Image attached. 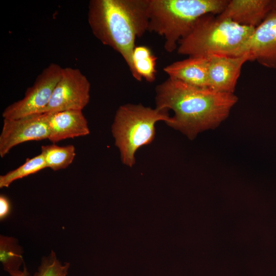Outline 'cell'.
Segmentation results:
<instances>
[{
  "label": "cell",
  "instance_id": "9a60e30c",
  "mask_svg": "<svg viewBox=\"0 0 276 276\" xmlns=\"http://www.w3.org/2000/svg\"><path fill=\"white\" fill-rule=\"evenodd\" d=\"M133 63L137 75L149 82L155 79L157 58L146 46H136L133 50Z\"/></svg>",
  "mask_w": 276,
  "mask_h": 276
},
{
  "label": "cell",
  "instance_id": "8fae6325",
  "mask_svg": "<svg viewBox=\"0 0 276 276\" xmlns=\"http://www.w3.org/2000/svg\"><path fill=\"white\" fill-rule=\"evenodd\" d=\"M272 9L270 0H231L217 16L238 25L256 28Z\"/></svg>",
  "mask_w": 276,
  "mask_h": 276
},
{
  "label": "cell",
  "instance_id": "8992f818",
  "mask_svg": "<svg viewBox=\"0 0 276 276\" xmlns=\"http://www.w3.org/2000/svg\"><path fill=\"white\" fill-rule=\"evenodd\" d=\"M62 69L63 67L55 63H50L45 67L37 76L33 85L27 88L24 98L4 110L3 118L17 119L43 113L61 77Z\"/></svg>",
  "mask_w": 276,
  "mask_h": 276
},
{
  "label": "cell",
  "instance_id": "4fadbf2b",
  "mask_svg": "<svg viewBox=\"0 0 276 276\" xmlns=\"http://www.w3.org/2000/svg\"><path fill=\"white\" fill-rule=\"evenodd\" d=\"M208 57H189L164 68L169 77L200 88H208Z\"/></svg>",
  "mask_w": 276,
  "mask_h": 276
},
{
  "label": "cell",
  "instance_id": "ffe728a7",
  "mask_svg": "<svg viewBox=\"0 0 276 276\" xmlns=\"http://www.w3.org/2000/svg\"><path fill=\"white\" fill-rule=\"evenodd\" d=\"M11 276H29V273L28 272L27 269L25 266H24V269L23 271L19 270L15 271H10L9 272Z\"/></svg>",
  "mask_w": 276,
  "mask_h": 276
},
{
  "label": "cell",
  "instance_id": "44dd1931",
  "mask_svg": "<svg viewBox=\"0 0 276 276\" xmlns=\"http://www.w3.org/2000/svg\"><path fill=\"white\" fill-rule=\"evenodd\" d=\"M272 9L276 10V1H272Z\"/></svg>",
  "mask_w": 276,
  "mask_h": 276
},
{
  "label": "cell",
  "instance_id": "9c48e42d",
  "mask_svg": "<svg viewBox=\"0 0 276 276\" xmlns=\"http://www.w3.org/2000/svg\"><path fill=\"white\" fill-rule=\"evenodd\" d=\"M208 59V88L234 94L243 65L251 61L249 53L238 57L213 56Z\"/></svg>",
  "mask_w": 276,
  "mask_h": 276
},
{
  "label": "cell",
  "instance_id": "7c38bea8",
  "mask_svg": "<svg viewBox=\"0 0 276 276\" xmlns=\"http://www.w3.org/2000/svg\"><path fill=\"white\" fill-rule=\"evenodd\" d=\"M45 113L50 128L48 139L53 143L89 133L87 121L82 110H68Z\"/></svg>",
  "mask_w": 276,
  "mask_h": 276
},
{
  "label": "cell",
  "instance_id": "30bf717a",
  "mask_svg": "<svg viewBox=\"0 0 276 276\" xmlns=\"http://www.w3.org/2000/svg\"><path fill=\"white\" fill-rule=\"evenodd\" d=\"M248 53L251 61H257L269 68H276V10L272 9L255 28Z\"/></svg>",
  "mask_w": 276,
  "mask_h": 276
},
{
  "label": "cell",
  "instance_id": "7a4b0ae2",
  "mask_svg": "<svg viewBox=\"0 0 276 276\" xmlns=\"http://www.w3.org/2000/svg\"><path fill=\"white\" fill-rule=\"evenodd\" d=\"M149 0H91L87 19L94 35L123 58L133 77L135 40L148 31Z\"/></svg>",
  "mask_w": 276,
  "mask_h": 276
},
{
  "label": "cell",
  "instance_id": "5bb4252c",
  "mask_svg": "<svg viewBox=\"0 0 276 276\" xmlns=\"http://www.w3.org/2000/svg\"><path fill=\"white\" fill-rule=\"evenodd\" d=\"M41 154L47 168L53 171L65 169L71 165L76 155L75 148L72 145L59 146L56 144L42 145Z\"/></svg>",
  "mask_w": 276,
  "mask_h": 276
},
{
  "label": "cell",
  "instance_id": "5b68a950",
  "mask_svg": "<svg viewBox=\"0 0 276 276\" xmlns=\"http://www.w3.org/2000/svg\"><path fill=\"white\" fill-rule=\"evenodd\" d=\"M168 111L142 104H126L119 107L111 132L124 164L130 167L134 165L137 150L150 144L154 139L156 122L167 123L169 121Z\"/></svg>",
  "mask_w": 276,
  "mask_h": 276
},
{
  "label": "cell",
  "instance_id": "e0dca14e",
  "mask_svg": "<svg viewBox=\"0 0 276 276\" xmlns=\"http://www.w3.org/2000/svg\"><path fill=\"white\" fill-rule=\"evenodd\" d=\"M45 168L47 165L41 153L31 158H27L25 163L17 168L0 176V188H7L14 181L36 173Z\"/></svg>",
  "mask_w": 276,
  "mask_h": 276
},
{
  "label": "cell",
  "instance_id": "2e32d148",
  "mask_svg": "<svg viewBox=\"0 0 276 276\" xmlns=\"http://www.w3.org/2000/svg\"><path fill=\"white\" fill-rule=\"evenodd\" d=\"M22 249L12 237L1 236L0 261L8 272L19 270L23 262Z\"/></svg>",
  "mask_w": 276,
  "mask_h": 276
},
{
  "label": "cell",
  "instance_id": "3957f363",
  "mask_svg": "<svg viewBox=\"0 0 276 276\" xmlns=\"http://www.w3.org/2000/svg\"><path fill=\"white\" fill-rule=\"evenodd\" d=\"M255 28L243 26L212 14L196 21L178 42V54L189 57H238L248 53Z\"/></svg>",
  "mask_w": 276,
  "mask_h": 276
},
{
  "label": "cell",
  "instance_id": "277c9868",
  "mask_svg": "<svg viewBox=\"0 0 276 276\" xmlns=\"http://www.w3.org/2000/svg\"><path fill=\"white\" fill-rule=\"evenodd\" d=\"M227 0H149L148 31L165 39L164 48L171 53L201 16L220 14Z\"/></svg>",
  "mask_w": 276,
  "mask_h": 276
},
{
  "label": "cell",
  "instance_id": "ba28073f",
  "mask_svg": "<svg viewBox=\"0 0 276 276\" xmlns=\"http://www.w3.org/2000/svg\"><path fill=\"white\" fill-rule=\"evenodd\" d=\"M49 135L45 113L17 119H4L0 134V156L4 157L13 147L21 143L47 139Z\"/></svg>",
  "mask_w": 276,
  "mask_h": 276
},
{
  "label": "cell",
  "instance_id": "52a82bcc",
  "mask_svg": "<svg viewBox=\"0 0 276 276\" xmlns=\"http://www.w3.org/2000/svg\"><path fill=\"white\" fill-rule=\"evenodd\" d=\"M90 84L87 77L76 68H63L50 102L43 113L82 109L90 99Z\"/></svg>",
  "mask_w": 276,
  "mask_h": 276
},
{
  "label": "cell",
  "instance_id": "ac0fdd59",
  "mask_svg": "<svg viewBox=\"0 0 276 276\" xmlns=\"http://www.w3.org/2000/svg\"><path fill=\"white\" fill-rule=\"evenodd\" d=\"M70 265L67 262L62 265L52 250L49 256L42 259L41 263L34 276H67Z\"/></svg>",
  "mask_w": 276,
  "mask_h": 276
},
{
  "label": "cell",
  "instance_id": "6da1fadb",
  "mask_svg": "<svg viewBox=\"0 0 276 276\" xmlns=\"http://www.w3.org/2000/svg\"><path fill=\"white\" fill-rule=\"evenodd\" d=\"M155 92L156 107L174 112L166 124L191 140L218 126L238 101L234 94L193 86L170 77L157 85Z\"/></svg>",
  "mask_w": 276,
  "mask_h": 276
},
{
  "label": "cell",
  "instance_id": "d6986e66",
  "mask_svg": "<svg viewBox=\"0 0 276 276\" xmlns=\"http://www.w3.org/2000/svg\"><path fill=\"white\" fill-rule=\"evenodd\" d=\"M11 203L9 199L3 195L0 196V219L7 218L11 212Z\"/></svg>",
  "mask_w": 276,
  "mask_h": 276
}]
</instances>
